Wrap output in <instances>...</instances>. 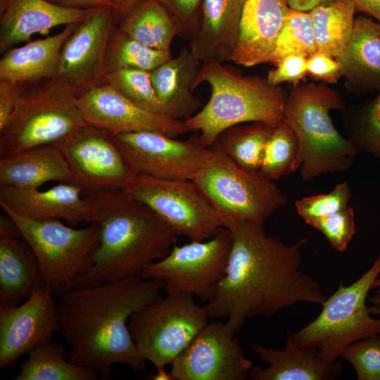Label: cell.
Segmentation results:
<instances>
[{
	"mask_svg": "<svg viewBox=\"0 0 380 380\" xmlns=\"http://www.w3.org/2000/svg\"><path fill=\"white\" fill-rule=\"evenodd\" d=\"M106 82L137 106L150 112L164 115L150 72L135 69L118 70L106 74Z\"/></svg>",
	"mask_w": 380,
	"mask_h": 380,
	"instance_id": "cell-36",
	"label": "cell"
},
{
	"mask_svg": "<svg viewBox=\"0 0 380 380\" xmlns=\"http://www.w3.org/2000/svg\"><path fill=\"white\" fill-rule=\"evenodd\" d=\"M250 347L269 367H252V380H333L339 377L342 365L339 362L324 360L313 347H301L287 331L284 349L266 348L251 342Z\"/></svg>",
	"mask_w": 380,
	"mask_h": 380,
	"instance_id": "cell-22",
	"label": "cell"
},
{
	"mask_svg": "<svg viewBox=\"0 0 380 380\" xmlns=\"http://www.w3.org/2000/svg\"><path fill=\"white\" fill-rule=\"evenodd\" d=\"M2 209L34 253L42 286L58 294L70 289L91 267L93 253L98 246L97 222L75 229L60 219L32 220Z\"/></svg>",
	"mask_w": 380,
	"mask_h": 380,
	"instance_id": "cell-8",
	"label": "cell"
},
{
	"mask_svg": "<svg viewBox=\"0 0 380 380\" xmlns=\"http://www.w3.org/2000/svg\"><path fill=\"white\" fill-rule=\"evenodd\" d=\"M246 0H202L198 32L189 47L201 63L230 61L236 45Z\"/></svg>",
	"mask_w": 380,
	"mask_h": 380,
	"instance_id": "cell-23",
	"label": "cell"
},
{
	"mask_svg": "<svg viewBox=\"0 0 380 380\" xmlns=\"http://www.w3.org/2000/svg\"><path fill=\"white\" fill-rule=\"evenodd\" d=\"M15 380H97L99 374L70 362L62 345L53 341L30 351Z\"/></svg>",
	"mask_w": 380,
	"mask_h": 380,
	"instance_id": "cell-31",
	"label": "cell"
},
{
	"mask_svg": "<svg viewBox=\"0 0 380 380\" xmlns=\"http://www.w3.org/2000/svg\"><path fill=\"white\" fill-rule=\"evenodd\" d=\"M171 380H245L252 362L225 323L208 322L171 364Z\"/></svg>",
	"mask_w": 380,
	"mask_h": 380,
	"instance_id": "cell-15",
	"label": "cell"
},
{
	"mask_svg": "<svg viewBox=\"0 0 380 380\" xmlns=\"http://www.w3.org/2000/svg\"><path fill=\"white\" fill-rule=\"evenodd\" d=\"M80 186L59 183L45 191L0 186V205L30 220H64L70 225L96 222L97 214Z\"/></svg>",
	"mask_w": 380,
	"mask_h": 380,
	"instance_id": "cell-19",
	"label": "cell"
},
{
	"mask_svg": "<svg viewBox=\"0 0 380 380\" xmlns=\"http://www.w3.org/2000/svg\"><path fill=\"white\" fill-rule=\"evenodd\" d=\"M200 64L189 48L184 46L177 56L150 72L165 115L185 121L203 107L201 101L193 95L191 89Z\"/></svg>",
	"mask_w": 380,
	"mask_h": 380,
	"instance_id": "cell-26",
	"label": "cell"
},
{
	"mask_svg": "<svg viewBox=\"0 0 380 380\" xmlns=\"http://www.w3.org/2000/svg\"><path fill=\"white\" fill-rule=\"evenodd\" d=\"M325 0H287L291 8L309 12Z\"/></svg>",
	"mask_w": 380,
	"mask_h": 380,
	"instance_id": "cell-47",
	"label": "cell"
},
{
	"mask_svg": "<svg viewBox=\"0 0 380 380\" xmlns=\"http://www.w3.org/2000/svg\"><path fill=\"white\" fill-rule=\"evenodd\" d=\"M379 275H380V273H379ZM373 288H378V289L376 290V293L380 296V277H378L374 284H373V286H372V289Z\"/></svg>",
	"mask_w": 380,
	"mask_h": 380,
	"instance_id": "cell-49",
	"label": "cell"
},
{
	"mask_svg": "<svg viewBox=\"0 0 380 380\" xmlns=\"http://www.w3.org/2000/svg\"><path fill=\"white\" fill-rule=\"evenodd\" d=\"M208 319L204 306L182 293L153 300L131 317L128 327L140 355L160 369L173 362Z\"/></svg>",
	"mask_w": 380,
	"mask_h": 380,
	"instance_id": "cell-10",
	"label": "cell"
},
{
	"mask_svg": "<svg viewBox=\"0 0 380 380\" xmlns=\"http://www.w3.org/2000/svg\"><path fill=\"white\" fill-rule=\"evenodd\" d=\"M289 9L287 0H246L230 61L244 67L269 63Z\"/></svg>",
	"mask_w": 380,
	"mask_h": 380,
	"instance_id": "cell-21",
	"label": "cell"
},
{
	"mask_svg": "<svg viewBox=\"0 0 380 380\" xmlns=\"http://www.w3.org/2000/svg\"><path fill=\"white\" fill-rule=\"evenodd\" d=\"M209 150L192 181L220 215L263 224L287 203V196L259 171L241 168L215 143Z\"/></svg>",
	"mask_w": 380,
	"mask_h": 380,
	"instance_id": "cell-9",
	"label": "cell"
},
{
	"mask_svg": "<svg viewBox=\"0 0 380 380\" xmlns=\"http://www.w3.org/2000/svg\"><path fill=\"white\" fill-rule=\"evenodd\" d=\"M344 106L339 93L323 82H300L288 93L282 120L297 136L293 172L299 170L303 180L343 172L353 165L358 149L338 132L330 116L331 110Z\"/></svg>",
	"mask_w": 380,
	"mask_h": 380,
	"instance_id": "cell-5",
	"label": "cell"
},
{
	"mask_svg": "<svg viewBox=\"0 0 380 380\" xmlns=\"http://www.w3.org/2000/svg\"><path fill=\"white\" fill-rule=\"evenodd\" d=\"M177 20L182 38L190 41L198 32L201 16L202 0H157Z\"/></svg>",
	"mask_w": 380,
	"mask_h": 380,
	"instance_id": "cell-41",
	"label": "cell"
},
{
	"mask_svg": "<svg viewBox=\"0 0 380 380\" xmlns=\"http://www.w3.org/2000/svg\"><path fill=\"white\" fill-rule=\"evenodd\" d=\"M78 23L67 25L55 35L28 42L3 53L0 59V80L23 87L58 78L63 46Z\"/></svg>",
	"mask_w": 380,
	"mask_h": 380,
	"instance_id": "cell-24",
	"label": "cell"
},
{
	"mask_svg": "<svg viewBox=\"0 0 380 380\" xmlns=\"http://www.w3.org/2000/svg\"><path fill=\"white\" fill-rule=\"evenodd\" d=\"M220 216L232 243L225 274L204 306L208 318H226L235 334L251 317L300 302L324 304L320 284L300 270L306 238L286 245L267 236L262 223Z\"/></svg>",
	"mask_w": 380,
	"mask_h": 380,
	"instance_id": "cell-1",
	"label": "cell"
},
{
	"mask_svg": "<svg viewBox=\"0 0 380 380\" xmlns=\"http://www.w3.org/2000/svg\"><path fill=\"white\" fill-rule=\"evenodd\" d=\"M77 103L87 123L112 135L154 131L176 137L189 132L184 121L145 110L106 82L77 96Z\"/></svg>",
	"mask_w": 380,
	"mask_h": 380,
	"instance_id": "cell-18",
	"label": "cell"
},
{
	"mask_svg": "<svg viewBox=\"0 0 380 380\" xmlns=\"http://www.w3.org/2000/svg\"><path fill=\"white\" fill-rule=\"evenodd\" d=\"M10 0H0V9L3 8Z\"/></svg>",
	"mask_w": 380,
	"mask_h": 380,
	"instance_id": "cell-50",
	"label": "cell"
},
{
	"mask_svg": "<svg viewBox=\"0 0 380 380\" xmlns=\"http://www.w3.org/2000/svg\"><path fill=\"white\" fill-rule=\"evenodd\" d=\"M316 51L314 30L309 12L290 8L269 63L276 66L286 56L300 54L308 57Z\"/></svg>",
	"mask_w": 380,
	"mask_h": 380,
	"instance_id": "cell-34",
	"label": "cell"
},
{
	"mask_svg": "<svg viewBox=\"0 0 380 380\" xmlns=\"http://www.w3.org/2000/svg\"><path fill=\"white\" fill-rule=\"evenodd\" d=\"M56 5L76 9H98L116 7L113 0H47Z\"/></svg>",
	"mask_w": 380,
	"mask_h": 380,
	"instance_id": "cell-45",
	"label": "cell"
},
{
	"mask_svg": "<svg viewBox=\"0 0 380 380\" xmlns=\"http://www.w3.org/2000/svg\"><path fill=\"white\" fill-rule=\"evenodd\" d=\"M349 139L357 148L380 160V90L357 114Z\"/></svg>",
	"mask_w": 380,
	"mask_h": 380,
	"instance_id": "cell-37",
	"label": "cell"
},
{
	"mask_svg": "<svg viewBox=\"0 0 380 380\" xmlns=\"http://www.w3.org/2000/svg\"><path fill=\"white\" fill-rule=\"evenodd\" d=\"M307 75L325 84L336 83L342 77L336 59L320 51L307 58Z\"/></svg>",
	"mask_w": 380,
	"mask_h": 380,
	"instance_id": "cell-43",
	"label": "cell"
},
{
	"mask_svg": "<svg viewBox=\"0 0 380 380\" xmlns=\"http://www.w3.org/2000/svg\"><path fill=\"white\" fill-rule=\"evenodd\" d=\"M21 86L0 80V130L7 124L20 94Z\"/></svg>",
	"mask_w": 380,
	"mask_h": 380,
	"instance_id": "cell-44",
	"label": "cell"
},
{
	"mask_svg": "<svg viewBox=\"0 0 380 380\" xmlns=\"http://www.w3.org/2000/svg\"><path fill=\"white\" fill-rule=\"evenodd\" d=\"M77 96L59 77L21 87L11 117L0 130V156L55 146L89 125Z\"/></svg>",
	"mask_w": 380,
	"mask_h": 380,
	"instance_id": "cell-6",
	"label": "cell"
},
{
	"mask_svg": "<svg viewBox=\"0 0 380 380\" xmlns=\"http://www.w3.org/2000/svg\"><path fill=\"white\" fill-rule=\"evenodd\" d=\"M307 58L300 54H290L282 58L274 68L267 75L268 82L273 85L284 82L293 85L300 83L307 76Z\"/></svg>",
	"mask_w": 380,
	"mask_h": 380,
	"instance_id": "cell-42",
	"label": "cell"
},
{
	"mask_svg": "<svg viewBox=\"0 0 380 380\" xmlns=\"http://www.w3.org/2000/svg\"><path fill=\"white\" fill-rule=\"evenodd\" d=\"M276 125L263 122L236 125L222 131L214 143L241 168L258 172L265 145Z\"/></svg>",
	"mask_w": 380,
	"mask_h": 380,
	"instance_id": "cell-32",
	"label": "cell"
},
{
	"mask_svg": "<svg viewBox=\"0 0 380 380\" xmlns=\"http://www.w3.org/2000/svg\"><path fill=\"white\" fill-rule=\"evenodd\" d=\"M118 23L115 8H99L79 23L65 42L58 77L77 96L106 82L107 48Z\"/></svg>",
	"mask_w": 380,
	"mask_h": 380,
	"instance_id": "cell-16",
	"label": "cell"
},
{
	"mask_svg": "<svg viewBox=\"0 0 380 380\" xmlns=\"http://www.w3.org/2000/svg\"><path fill=\"white\" fill-rule=\"evenodd\" d=\"M317 51L339 56L349 41L355 23L350 0H325L309 11Z\"/></svg>",
	"mask_w": 380,
	"mask_h": 380,
	"instance_id": "cell-30",
	"label": "cell"
},
{
	"mask_svg": "<svg viewBox=\"0 0 380 380\" xmlns=\"http://www.w3.org/2000/svg\"><path fill=\"white\" fill-rule=\"evenodd\" d=\"M120 30L153 49L171 52L181 27L173 15L157 0H142L118 23Z\"/></svg>",
	"mask_w": 380,
	"mask_h": 380,
	"instance_id": "cell-29",
	"label": "cell"
},
{
	"mask_svg": "<svg viewBox=\"0 0 380 380\" xmlns=\"http://www.w3.org/2000/svg\"><path fill=\"white\" fill-rule=\"evenodd\" d=\"M358 380H380V336L378 334L356 341L342 352Z\"/></svg>",
	"mask_w": 380,
	"mask_h": 380,
	"instance_id": "cell-38",
	"label": "cell"
},
{
	"mask_svg": "<svg viewBox=\"0 0 380 380\" xmlns=\"http://www.w3.org/2000/svg\"><path fill=\"white\" fill-rule=\"evenodd\" d=\"M54 293L41 285L20 305L0 307V369L15 365L34 348L52 341L60 331Z\"/></svg>",
	"mask_w": 380,
	"mask_h": 380,
	"instance_id": "cell-17",
	"label": "cell"
},
{
	"mask_svg": "<svg viewBox=\"0 0 380 380\" xmlns=\"http://www.w3.org/2000/svg\"><path fill=\"white\" fill-rule=\"evenodd\" d=\"M351 91L380 90V22L360 15L343 53L335 58Z\"/></svg>",
	"mask_w": 380,
	"mask_h": 380,
	"instance_id": "cell-25",
	"label": "cell"
},
{
	"mask_svg": "<svg viewBox=\"0 0 380 380\" xmlns=\"http://www.w3.org/2000/svg\"><path fill=\"white\" fill-rule=\"evenodd\" d=\"M49 182L74 184L70 166L57 146H37L0 157V186L39 189Z\"/></svg>",
	"mask_w": 380,
	"mask_h": 380,
	"instance_id": "cell-27",
	"label": "cell"
},
{
	"mask_svg": "<svg viewBox=\"0 0 380 380\" xmlns=\"http://www.w3.org/2000/svg\"><path fill=\"white\" fill-rule=\"evenodd\" d=\"M164 284L141 275L94 286L70 289L58 294L60 331L71 347L70 362L110 379L115 364L145 369L146 360L132 339L131 317L160 296Z\"/></svg>",
	"mask_w": 380,
	"mask_h": 380,
	"instance_id": "cell-2",
	"label": "cell"
},
{
	"mask_svg": "<svg viewBox=\"0 0 380 380\" xmlns=\"http://www.w3.org/2000/svg\"><path fill=\"white\" fill-rule=\"evenodd\" d=\"M351 191L347 182L337 184L327 194L303 198L296 202L298 214L305 220L328 216L344 210L348 205Z\"/></svg>",
	"mask_w": 380,
	"mask_h": 380,
	"instance_id": "cell-40",
	"label": "cell"
},
{
	"mask_svg": "<svg viewBox=\"0 0 380 380\" xmlns=\"http://www.w3.org/2000/svg\"><path fill=\"white\" fill-rule=\"evenodd\" d=\"M121 190L150 208L177 235L190 241L208 239L222 227L218 211L192 180L133 174Z\"/></svg>",
	"mask_w": 380,
	"mask_h": 380,
	"instance_id": "cell-11",
	"label": "cell"
},
{
	"mask_svg": "<svg viewBox=\"0 0 380 380\" xmlns=\"http://www.w3.org/2000/svg\"><path fill=\"white\" fill-rule=\"evenodd\" d=\"M321 232L334 250L343 252L356 232L355 214L348 206L334 214L305 221Z\"/></svg>",
	"mask_w": 380,
	"mask_h": 380,
	"instance_id": "cell-39",
	"label": "cell"
},
{
	"mask_svg": "<svg viewBox=\"0 0 380 380\" xmlns=\"http://www.w3.org/2000/svg\"><path fill=\"white\" fill-rule=\"evenodd\" d=\"M379 273L380 253L359 279L350 286L339 285L315 319L292 334L295 343L315 348L324 360L334 362L352 343L380 334V319L370 315L376 310L366 305Z\"/></svg>",
	"mask_w": 380,
	"mask_h": 380,
	"instance_id": "cell-7",
	"label": "cell"
},
{
	"mask_svg": "<svg viewBox=\"0 0 380 380\" xmlns=\"http://www.w3.org/2000/svg\"><path fill=\"white\" fill-rule=\"evenodd\" d=\"M97 214L98 246L92 266L70 289L94 286L139 276L165 257L178 236L150 208L121 189L85 196Z\"/></svg>",
	"mask_w": 380,
	"mask_h": 380,
	"instance_id": "cell-3",
	"label": "cell"
},
{
	"mask_svg": "<svg viewBox=\"0 0 380 380\" xmlns=\"http://www.w3.org/2000/svg\"><path fill=\"white\" fill-rule=\"evenodd\" d=\"M231 243L229 230L222 227L206 241L175 244L165 257L148 265L141 275L162 281L167 294L186 293L208 300L225 274Z\"/></svg>",
	"mask_w": 380,
	"mask_h": 380,
	"instance_id": "cell-12",
	"label": "cell"
},
{
	"mask_svg": "<svg viewBox=\"0 0 380 380\" xmlns=\"http://www.w3.org/2000/svg\"><path fill=\"white\" fill-rule=\"evenodd\" d=\"M219 61L201 63L192 84L194 91L203 82L210 87L205 106L184 121L189 132H200L201 141L209 147L224 129L239 124L263 122L277 125L282 120L288 93L267 77L244 75L239 70Z\"/></svg>",
	"mask_w": 380,
	"mask_h": 380,
	"instance_id": "cell-4",
	"label": "cell"
},
{
	"mask_svg": "<svg viewBox=\"0 0 380 380\" xmlns=\"http://www.w3.org/2000/svg\"><path fill=\"white\" fill-rule=\"evenodd\" d=\"M172 57L171 52L148 47L125 34L117 25L108 42L106 68L107 73L121 69L151 72Z\"/></svg>",
	"mask_w": 380,
	"mask_h": 380,
	"instance_id": "cell-33",
	"label": "cell"
},
{
	"mask_svg": "<svg viewBox=\"0 0 380 380\" xmlns=\"http://www.w3.org/2000/svg\"><path fill=\"white\" fill-rule=\"evenodd\" d=\"M141 1L142 0H113L116 7L118 21Z\"/></svg>",
	"mask_w": 380,
	"mask_h": 380,
	"instance_id": "cell-48",
	"label": "cell"
},
{
	"mask_svg": "<svg viewBox=\"0 0 380 380\" xmlns=\"http://www.w3.org/2000/svg\"><path fill=\"white\" fill-rule=\"evenodd\" d=\"M41 285L38 261L26 241L0 234V307L17 305Z\"/></svg>",
	"mask_w": 380,
	"mask_h": 380,
	"instance_id": "cell-28",
	"label": "cell"
},
{
	"mask_svg": "<svg viewBox=\"0 0 380 380\" xmlns=\"http://www.w3.org/2000/svg\"><path fill=\"white\" fill-rule=\"evenodd\" d=\"M298 151L296 133L281 120L265 145L259 172L272 181L293 172Z\"/></svg>",
	"mask_w": 380,
	"mask_h": 380,
	"instance_id": "cell-35",
	"label": "cell"
},
{
	"mask_svg": "<svg viewBox=\"0 0 380 380\" xmlns=\"http://www.w3.org/2000/svg\"><path fill=\"white\" fill-rule=\"evenodd\" d=\"M355 13H366L380 22V0H350Z\"/></svg>",
	"mask_w": 380,
	"mask_h": 380,
	"instance_id": "cell-46",
	"label": "cell"
},
{
	"mask_svg": "<svg viewBox=\"0 0 380 380\" xmlns=\"http://www.w3.org/2000/svg\"><path fill=\"white\" fill-rule=\"evenodd\" d=\"M113 136L134 174L159 179L193 180L209 157V147L196 134L184 141L154 131Z\"/></svg>",
	"mask_w": 380,
	"mask_h": 380,
	"instance_id": "cell-13",
	"label": "cell"
},
{
	"mask_svg": "<svg viewBox=\"0 0 380 380\" xmlns=\"http://www.w3.org/2000/svg\"><path fill=\"white\" fill-rule=\"evenodd\" d=\"M96 10L70 8L47 0H10L0 9V52L30 42L34 34L82 22Z\"/></svg>",
	"mask_w": 380,
	"mask_h": 380,
	"instance_id": "cell-20",
	"label": "cell"
},
{
	"mask_svg": "<svg viewBox=\"0 0 380 380\" xmlns=\"http://www.w3.org/2000/svg\"><path fill=\"white\" fill-rule=\"evenodd\" d=\"M64 155L74 184L83 196L122 189L134 172L128 165L113 136L87 125L68 139L55 145Z\"/></svg>",
	"mask_w": 380,
	"mask_h": 380,
	"instance_id": "cell-14",
	"label": "cell"
}]
</instances>
